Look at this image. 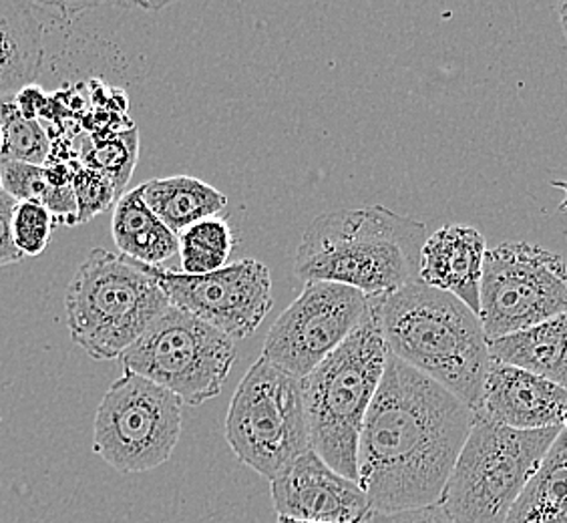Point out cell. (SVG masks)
Here are the masks:
<instances>
[{"mask_svg": "<svg viewBox=\"0 0 567 523\" xmlns=\"http://www.w3.org/2000/svg\"><path fill=\"white\" fill-rule=\"evenodd\" d=\"M135 160H137V130L132 127L107 137H93V145L83 153L81 164L105 175L115 187L117 197H121L132 177Z\"/></svg>", "mask_w": 567, "mask_h": 523, "instance_id": "24", "label": "cell"}, {"mask_svg": "<svg viewBox=\"0 0 567 523\" xmlns=\"http://www.w3.org/2000/svg\"><path fill=\"white\" fill-rule=\"evenodd\" d=\"M567 312V264L532 242H503L485 254L480 320L492 342Z\"/></svg>", "mask_w": 567, "mask_h": 523, "instance_id": "9", "label": "cell"}, {"mask_svg": "<svg viewBox=\"0 0 567 523\" xmlns=\"http://www.w3.org/2000/svg\"><path fill=\"white\" fill-rule=\"evenodd\" d=\"M111 234L121 256L159 268L179 254V236L153 214L142 196V186L133 187L117 199L111 219Z\"/></svg>", "mask_w": 567, "mask_h": 523, "instance_id": "17", "label": "cell"}, {"mask_svg": "<svg viewBox=\"0 0 567 523\" xmlns=\"http://www.w3.org/2000/svg\"><path fill=\"white\" fill-rule=\"evenodd\" d=\"M561 431H566L567 433V409L566 413H564V417H561Z\"/></svg>", "mask_w": 567, "mask_h": 523, "instance_id": "32", "label": "cell"}, {"mask_svg": "<svg viewBox=\"0 0 567 523\" xmlns=\"http://www.w3.org/2000/svg\"><path fill=\"white\" fill-rule=\"evenodd\" d=\"M120 360L125 371L197 407L218 397L238 352L234 340L218 328L172 305Z\"/></svg>", "mask_w": 567, "mask_h": 523, "instance_id": "8", "label": "cell"}, {"mask_svg": "<svg viewBox=\"0 0 567 523\" xmlns=\"http://www.w3.org/2000/svg\"><path fill=\"white\" fill-rule=\"evenodd\" d=\"M14 101H17V107L21 111L22 117L37 120L39 115H43L44 107L49 103V95H44L43 89L31 85V88L22 89Z\"/></svg>", "mask_w": 567, "mask_h": 523, "instance_id": "29", "label": "cell"}, {"mask_svg": "<svg viewBox=\"0 0 567 523\" xmlns=\"http://www.w3.org/2000/svg\"><path fill=\"white\" fill-rule=\"evenodd\" d=\"M0 192H2V182H0Z\"/></svg>", "mask_w": 567, "mask_h": 523, "instance_id": "34", "label": "cell"}, {"mask_svg": "<svg viewBox=\"0 0 567 523\" xmlns=\"http://www.w3.org/2000/svg\"><path fill=\"white\" fill-rule=\"evenodd\" d=\"M557 14H559V22H561L564 33H566L567 37V0L566 2H559V4H557Z\"/></svg>", "mask_w": 567, "mask_h": 523, "instance_id": "30", "label": "cell"}, {"mask_svg": "<svg viewBox=\"0 0 567 523\" xmlns=\"http://www.w3.org/2000/svg\"><path fill=\"white\" fill-rule=\"evenodd\" d=\"M169 306L140 262L95 248L66 286V328L91 359H120Z\"/></svg>", "mask_w": 567, "mask_h": 523, "instance_id": "5", "label": "cell"}, {"mask_svg": "<svg viewBox=\"0 0 567 523\" xmlns=\"http://www.w3.org/2000/svg\"><path fill=\"white\" fill-rule=\"evenodd\" d=\"M44 61L41 4L0 0V99L37 85Z\"/></svg>", "mask_w": 567, "mask_h": 523, "instance_id": "16", "label": "cell"}, {"mask_svg": "<svg viewBox=\"0 0 567 523\" xmlns=\"http://www.w3.org/2000/svg\"><path fill=\"white\" fill-rule=\"evenodd\" d=\"M142 196L153 214L177 236L202 219L219 216L228 206L226 194L192 175L152 180L142 184Z\"/></svg>", "mask_w": 567, "mask_h": 523, "instance_id": "19", "label": "cell"}, {"mask_svg": "<svg viewBox=\"0 0 567 523\" xmlns=\"http://www.w3.org/2000/svg\"><path fill=\"white\" fill-rule=\"evenodd\" d=\"M475 413L391 352L359 439V485L371 512L441 502Z\"/></svg>", "mask_w": 567, "mask_h": 523, "instance_id": "1", "label": "cell"}, {"mask_svg": "<svg viewBox=\"0 0 567 523\" xmlns=\"http://www.w3.org/2000/svg\"><path fill=\"white\" fill-rule=\"evenodd\" d=\"M389 349L374 298L359 328L302 379L310 449L359 483V439L379 391Z\"/></svg>", "mask_w": 567, "mask_h": 523, "instance_id": "4", "label": "cell"}, {"mask_svg": "<svg viewBox=\"0 0 567 523\" xmlns=\"http://www.w3.org/2000/svg\"><path fill=\"white\" fill-rule=\"evenodd\" d=\"M389 352L439 382L475 413L492 365L489 340L470 306L421 280L374 296Z\"/></svg>", "mask_w": 567, "mask_h": 523, "instance_id": "3", "label": "cell"}, {"mask_svg": "<svg viewBox=\"0 0 567 523\" xmlns=\"http://www.w3.org/2000/svg\"><path fill=\"white\" fill-rule=\"evenodd\" d=\"M2 147H4V137H2V130H0V155H2Z\"/></svg>", "mask_w": 567, "mask_h": 523, "instance_id": "33", "label": "cell"}, {"mask_svg": "<svg viewBox=\"0 0 567 523\" xmlns=\"http://www.w3.org/2000/svg\"><path fill=\"white\" fill-rule=\"evenodd\" d=\"M505 523H567V433L561 431Z\"/></svg>", "mask_w": 567, "mask_h": 523, "instance_id": "20", "label": "cell"}, {"mask_svg": "<svg viewBox=\"0 0 567 523\" xmlns=\"http://www.w3.org/2000/svg\"><path fill=\"white\" fill-rule=\"evenodd\" d=\"M236 248V236L224 218L202 219L179 236L182 273L209 274L226 266Z\"/></svg>", "mask_w": 567, "mask_h": 523, "instance_id": "22", "label": "cell"}, {"mask_svg": "<svg viewBox=\"0 0 567 523\" xmlns=\"http://www.w3.org/2000/svg\"><path fill=\"white\" fill-rule=\"evenodd\" d=\"M567 391L556 382L493 360L475 414L517 431L561 427Z\"/></svg>", "mask_w": 567, "mask_h": 523, "instance_id": "14", "label": "cell"}, {"mask_svg": "<svg viewBox=\"0 0 567 523\" xmlns=\"http://www.w3.org/2000/svg\"><path fill=\"white\" fill-rule=\"evenodd\" d=\"M17 202L9 194L0 192V268L24 260L12 240V212Z\"/></svg>", "mask_w": 567, "mask_h": 523, "instance_id": "28", "label": "cell"}, {"mask_svg": "<svg viewBox=\"0 0 567 523\" xmlns=\"http://www.w3.org/2000/svg\"><path fill=\"white\" fill-rule=\"evenodd\" d=\"M362 523H453L441 503L404 510V512L379 513L371 512Z\"/></svg>", "mask_w": 567, "mask_h": 523, "instance_id": "27", "label": "cell"}, {"mask_svg": "<svg viewBox=\"0 0 567 523\" xmlns=\"http://www.w3.org/2000/svg\"><path fill=\"white\" fill-rule=\"evenodd\" d=\"M0 130L4 137L0 160L47 165L53 142L39 121L22 117L14 98L0 99Z\"/></svg>", "mask_w": 567, "mask_h": 523, "instance_id": "23", "label": "cell"}, {"mask_svg": "<svg viewBox=\"0 0 567 523\" xmlns=\"http://www.w3.org/2000/svg\"><path fill=\"white\" fill-rule=\"evenodd\" d=\"M561 427L517 431L475 414L441 507L453 523H505Z\"/></svg>", "mask_w": 567, "mask_h": 523, "instance_id": "6", "label": "cell"}, {"mask_svg": "<svg viewBox=\"0 0 567 523\" xmlns=\"http://www.w3.org/2000/svg\"><path fill=\"white\" fill-rule=\"evenodd\" d=\"M0 182L2 192L9 194L14 202H33L47 207L56 224L76 226V209L73 187H55L44 172V165L22 164L12 160H0Z\"/></svg>", "mask_w": 567, "mask_h": 523, "instance_id": "21", "label": "cell"}, {"mask_svg": "<svg viewBox=\"0 0 567 523\" xmlns=\"http://www.w3.org/2000/svg\"><path fill=\"white\" fill-rule=\"evenodd\" d=\"M172 305L218 328L231 340L254 335L272 310V274L246 258L209 274H186L142 264Z\"/></svg>", "mask_w": 567, "mask_h": 523, "instance_id": "12", "label": "cell"}, {"mask_svg": "<svg viewBox=\"0 0 567 523\" xmlns=\"http://www.w3.org/2000/svg\"><path fill=\"white\" fill-rule=\"evenodd\" d=\"M53 214L33 202H17L12 212V240L24 258L43 254L55 229Z\"/></svg>", "mask_w": 567, "mask_h": 523, "instance_id": "25", "label": "cell"}, {"mask_svg": "<svg viewBox=\"0 0 567 523\" xmlns=\"http://www.w3.org/2000/svg\"><path fill=\"white\" fill-rule=\"evenodd\" d=\"M226 439L244 465L266 480L278 478L310 449L302 381L256 360L231 397Z\"/></svg>", "mask_w": 567, "mask_h": 523, "instance_id": "7", "label": "cell"}, {"mask_svg": "<svg viewBox=\"0 0 567 523\" xmlns=\"http://www.w3.org/2000/svg\"><path fill=\"white\" fill-rule=\"evenodd\" d=\"M369 296L350 286L308 283L292 305L276 318L264 340L262 359L306 379L359 328Z\"/></svg>", "mask_w": 567, "mask_h": 523, "instance_id": "11", "label": "cell"}, {"mask_svg": "<svg viewBox=\"0 0 567 523\" xmlns=\"http://www.w3.org/2000/svg\"><path fill=\"white\" fill-rule=\"evenodd\" d=\"M493 360L519 367L567 391V312L489 342Z\"/></svg>", "mask_w": 567, "mask_h": 523, "instance_id": "18", "label": "cell"}, {"mask_svg": "<svg viewBox=\"0 0 567 523\" xmlns=\"http://www.w3.org/2000/svg\"><path fill=\"white\" fill-rule=\"evenodd\" d=\"M182 409L174 392L125 371L99 403L93 453L121 473L159 468L179 443Z\"/></svg>", "mask_w": 567, "mask_h": 523, "instance_id": "10", "label": "cell"}, {"mask_svg": "<svg viewBox=\"0 0 567 523\" xmlns=\"http://www.w3.org/2000/svg\"><path fill=\"white\" fill-rule=\"evenodd\" d=\"M487 244L480 229L449 224L429 236L421 250L419 280L453 295L480 317L481 276Z\"/></svg>", "mask_w": 567, "mask_h": 523, "instance_id": "15", "label": "cell"}, {"mask_svg": "<svg viewBox=\"0 0 567 523\" xmlns=\"http://www.w3.org/2000/svg\"><path fill=\"white\" fill-rule=\"evenodd\" d=\"M73 194H75L79 224L103 214L107 207L120 199L110 180L95 170H89L81 162H73Z\"/></svg>", "mask_w": 567, "mask_h": 523, "instance_id": "26", "label": "cell"}, {"mask_svg": "<svg viewBox=\"0 0 567 523\" xmlns=\"http://www.w3.org/2000/svg\"><path fill=\"white\" fill-rule=\"evenodd\" d=\"M423 222L384 206L340 209L310 222L296 250L302 283H334L362 295H391L419 280Z\"/></svg>", "mask_w": 567, "mask_h": 523, "instance_id": "2", "label": "cell"}, {"mask_svg": "<svg viewBox=\"0 0 567 523\" xmlns=\"http://www.w3.org/2000/svg\"><path fill=\"white\" fill-rule=\"evenodd\" d=\"M274 510L302 522H364L371 513L357 481L337 473L312 449L270 481Z\"/></svg>", "mask_w": 567, "mask_h": 523, "instance_id": "13", "label": "cell"}, {"mask_svg": "<svg viewBox=\"0 0 567 523\" xmlns=\"http://www.w3.org/2000/svg\"><path fill=\"white\" fill-rule=\"evenodd\" d=\"M276 523H324V522H302V520H292V517H284V515H278V522ZM362 523V522H354Z\"/></svg>", "mask_w": 567, "mask_h": 523, "instance_id": "31", "label": "cell"}]
</instances>
